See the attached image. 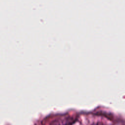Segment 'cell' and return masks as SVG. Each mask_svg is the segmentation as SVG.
I'll use <instances>...</instances> for the list:
<instances>
[{"label":"cell","mask_w":125,"mask_h":125,"mask_svg":"<svg viewBox=\"0 0 125 125\" xmlns=\"http://www.w3.org/2000/svg\"><path fill=\"white\" fill-rule=\"evenodd\" d=\"M74 123V119L69 117L64 116L54 120L50 125H72Z\"/></svg>","instance_id":"cell-1"},{"label":"cell","mask_w":125,"mask_h":125,"mask_svg":"<svg viewBox=\"0 0 125 125\" xmlns=\"http://www.w3.org/2000/svg\"><path fill=\"white\" fill-rule=\"evenodd\" d=\"M91 125H105L104 124V123H102V122H97V123H94Z\"/></svg>","instance_id":"cell-2"}]
</instances>
